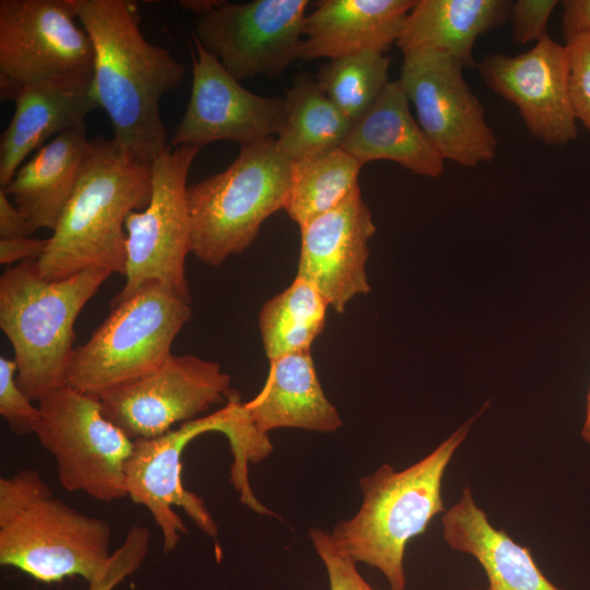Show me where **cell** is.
I'll list each match as a JSON object with an SVG mask.
<instances>
[{"label": "cell", "mask_w": 590, "mask_h": 590, "mask_svg": "<svg viewBox=\"0 0 590 590\" xmlns=\"http://www.w3.org/2000/svg\"><path fill=\"white\" fill-rule=\"evenodd\" d=\"M78 19L94 49L93 90L114 129V142L152 165L168 146L160 101L176 88L184 67L140 30L129 0H75Z\"/></svg>", "instance_id": "cell-1"}, {"label": "cell", "mask_w": 590, "mask_h": 590, "mask_svg": "<svg viewBox=\"0 0 590 590\" xmlns=\"http://www.w3.org/2000/svg\"><path fill=\"white\" fill-rule=\"evenodd\" d=\"M151 178V165L114 140L92 141L76 188L37 260L40 275L58 281L94 267L125 275V223L148 205Z\"/></svg>", "instance_id": "cell-2"}, {"label": "cell", "mask_w": 590, "mask_h": 590, "mask_svg": "<svg viewBox=\"0 0 590 590\" xmlns=\"http://www.w3.org/2000/svg\"><path fill=\"white\" fill-rule=\"evenodd\" d=\"M480 413L458 427L430 453L397 471L385 463L359 480L363 502L330 532L337 548L356 564L378 569L390 590H405L404 552L409 541L445 512L441 484L447 467Z\"/></svg>", "instance_id": "cell-3"}, {"label": "cell", "mask_w": 590, "mask_h": 590, "mask_svg": "<svg viewBox=\"0 0 590 590\" xmlns=\"http://www.w3.org/2000/svg\"><path fill=\"white\" fill-rule=\"evenodd\" d=\"M111 273L94 267L48 281L37 260H27L1 274L0 328L14 352L16 382L32 401L67 386L75 320Z\"/></svg>", "instance_id": "cell-4"}, {"label": "cell", "mask_w": 590, "mask_h": 590, "mask_svg": "<svg viewBox=\"0 0 590 590\" xmlns=\"http://www.w3.org/2000/svg\"><path fill=\"white\" fill-rule=\"evenodd\" d=\"M292 162L276 139L243 145L223 172L187 187L191 252L204 264L221 266L256 239L262 223L284 209Z\"/></svg>", "instance_id": "cell-5"}, {"label": "cell", "mask_w": 590, "mask_h": 590, "mask_svg": "<svg viewBox=\"0 0 590 590\" xmlns=\"http://www.w3.org/2000/svg\"><path fill=\"white\" fill-rule=\"evenodd\" d=\"M209 432L226 436L235 460L248 458L260 440L238 392L214 413L182 423L161 436L133 440L125 470L127 497L150 511L161 530L164 553L173 552L188 533L174 506L181 508L208 536L219 534L217 523L203 498L186 489L181 482L184 449L196 437Z\"/></svg>", "instance_id": "cell-6"}, {"label": "cell", "mask_w": 590, "mask_h": 590, "mask_svg": "<svg viewBox=\"0 0 590 590\" xmlns=\"http://www.w3.org/2000/svg\"><path fill=\"white\" fill-rule=\"evenodd\" d=\"M111 309L74 349L67 370L68 386L97 399L162 365L192 314L190 303L160 283L145 285Z\"/></svg>", "instance_id": "cell-7"}, {"label": "cell", "mask_w": 590, "mask_h": 590, "mask_svg": "<svg viewBox=\"0 0 590 590\" xmlns=\"http://www.w3.org/2000/svg\"><path fill=\"white\" fill-rule=\"evenodd\" d=\"M75 0H0V97L57 82L93 86L94 49Z\"/></svg>", "instance_id": "cell-8"}, {"label": "cell", "mask_w": 590, "mask_h": 590, "mask_svg": "<svg viewBox=\"0 0 590 590\" xmlns=\"http://www.w3.org/2000/svg\"><path fill=\"white\" fill-rule=\"evenodd\" d=\"M38 402L34 434L55 458L62 487L106 503L127 497L133 440L104 415L99 399L67 385Z\"/></svg>", "instance_id": "cell-9"}, {"label": "cell", "mask_w": 590, "mask_h": 590, "mask_svg": "<svg viewBox=\"0 0 590 590\" xmlns=\"http://www.w3.org/2000/svg\"><path fill=\"white\" fill-rule=\"evenodd\" d=\"M199 146L166 150L152 165L148 205L126 220V282L111 299L115 307L151 283H160L190 303L185 260L191 252L187 204L189 168Z\"/></svg>", "instance_id": "cell-10"}, {"label": "cell", "mask_w": 590, "mask_h": 590, "mask_svg": "<svg viewBox=\"0 0 590 590\" xmlns=\"http://www.w3.org/2000/svg\"><path fill=\"white\" fill-rule=\"evenodd\" d=\"M107 521L58 498L44 499L0 528V565L45 582L95 579L113 552Z\"/></svg>", "instance_id": "cell-11"}, {"label": "cell", "mask_w": 590, "mask_h": 590, "mask_svg": "<svg viewBox=\"0 0 590 590\" xmlns=\"http://www.w3.org/2000/svg\"><path fill=\"white\" fill-rule=\"evenodd\" d=\"M399 81L445 161L475 167L495 158L497 139L456 59L437 50L405 51Z\"/></svg>", "instance_id": "cell-12"}, {"label": "cell", "mask_w": 590, "mask_h": 590, "mask_svg": "<svg viewBox=\"0 0 590 590\" xmlns=\"http://www.w3.org/2000/svg\"><path fill=\"white\" fill-rule=\"evenodd\" d=\"M216 362L192 354L170 355L149 374L101 398L104 415L130 439L161 436L198 418L236 393Z\"/></svg>", "instance_id": "cell-13"}, {"label": "cell", "mask_w": 590, "mask_h": 590, "mask_svg": "<svg viewBox=\"0 0 590 590\" xmlns=\"http://www.w3.org/2000/svg\"><path fill=\"white\" fill-rule=\"evenodd\" d=\"M308 0L223 1L197 17L196 37L239 82L279 75L299 59Z\"/></svg>", "instance_id": "cell-14"}, {"label": "cell", "mask_w": 590, "mask_h": 590, "mask_svg": "<svg viewBox=\"0 0 590 590\" xmlns=\"http://www.w3.org/2000/svg\"><path fill=\"white\" fill-rule=\"evenodd\" d=\"M192 86L186 111L170 146L202 148L229 140L241 146L278 134L285 119V101L246 90L193 37Z\"/></svg>", "instance_id": "cell-15"}, {"label": "cell", "mask_w": 590, "mask_h": 590, "mask_svg": "<svg viewBox=\"0 0 590 590\" xmlns=\"http://www.w3.org/2000/svg\"><path fill=\"white\" fill-rule=\"evenodd\" d=\"M476 68L493 92L518 108L534 138L555 146L577 138L566 45L546 35L532 49L519 55H485Z\"/></svg>", "instance_id": "cell-16"}, {"label": "cell", "mask_w": 590, "mask_h": 590, "mask_svg": "<svg viewBox=\"0 0 590 590\" xmlns=\"http://www.w3.org/2000/svg\"><path fill=\"white\" fill-rule=\"evenodd\" d=\"M299 228L296 278L312 284L334 311L343 314L355 296L370 290L366 263L376 226L359 186L339 205Z\"/></svg>", "instance_id": "cell-17"}, {"label": "cell", "mask_w": 590, "mask_h": 590, "mask_svg": "<svg viewBox=\"0 0 590 590\" xmlns=\"http://www.w3.org/2000/svg\"><path fill=\"white\" fill-rule=\"evenodd\" d=\"M415 0H323L303 24L299 60L385 52L400 37Z\"/></svg>", "instance_id": "cell-18"}, {"label": "cell", "mask_w": 590, "mask_h": 590, "mask_svg": "<svg viewBox=\"0 0 590 590\" xmlns=\"http://www.w3.org/2000/svg\"><path fill=\"white\" fill-rule=\"evenodd\" d=\"M441 521L449 547L472 556L483 568L486 590H563L542 573L528 547L489 522L470 487L462 489Z\"/></svg>", "instance_id": "cell-19"}, {"label": "cell", "mask_w": 590, "mask_h": 590, "mask_svg": "<svg viewBox=\"0 0 590 590\" xmlns=\"http://www.w3.org/2000/svg\"><path fill=\"white\" fill-rule=\"evenodd\" d=\"M401 82H389L367 113L353 123L341 149L362 165L388 160L410 172L438 178L445 160L414 120Z\"/></svg>", "instance_id": "cell-20"}, {"label": "cell", "mask_w": 590, "mask_h": 590, "mask_svg": "<svg viewBox=\"0 0 590 590\" xmlns=\"http://www.w3.org/2000/svg\"><path fill=\"white\" fill-rule=\"evenodd\" d=\"M0 139V185L5 187L24 160L45 141L84 123L99 107L93 86L42 82L21 90Z\"/></svg>", "instance_id": "cell-21"}, {"label": "cell", "mask_w": 590, "mask_h": 590, "mask_svg": "<svg viewBox=\"0 0 590 590\" xmlns=\"http://www.w3.org/2000/svg\"><path fill=\"white\" fill-rule=\"evenodd\" d=\"M91 142L85 123L43 145L2 187L32 229L54 231L79 182Z\"/></svg>", "instance_id": "cell-22"}, {"label": "cell", "mask_w": 590, "mask_h": 590, "mask_svg": "<svg viewBox=\"0 0 590 590\" xmlns=\"http://www.w3.org/2000/svg\"><path fill=\"white\" fill-rule=\"evenodd\" d=\"M244 405L255 426L266 435L283 427L332 433L342 426L337 408L318 379L310 352L270 361L261 391Z\"/></svg>", "instance_id": "cell-23"}, {"label": "cell", "mask_w": 590, "mask_h": 590, "mask_svg": "<svg viewBox=\"0 0 590 590\" xmlns=\"http://www.w3.org/2000/svg\"><path fill=\"white\" fill-rule=\"evenodd\" d=\"M510 8L508 0H416L396 44L402 52H445L463 68H472L476 38L503 25Z\"/></svg>", "instance_id": "cell-24"}, {"label": "cell", "mask_w": 590, "mask_h": 590, "mask_svg": "<svg viewBox=\"0 0 590 590\" xmlns=\"http://www.w3.org/2000/svg\"><path fill=\"white\" fill-rule=\"evenodd\" d=\"M284 101L285 119L276 143L291 162L343 145L354 122L330 101L317 80L300 73Z\"/></svg>", "instance_id": "cell-25"}, {"label": "cell", "mask_w": 590, "mask_h": 590, "mask_svg": "<svg viewBox=\"0 0 590 590\" xmlns=\"http://www.w3.org/2000/svg\"><path fill=\"white\" fill-rule=\"evenodd\" d=\"M328 307L312 284L296 276L287 288L266 302L258 324L269 361L310 352L324 329Z\"/></svg>", "instance_id": "cell-26"}, {"label": "cell", "mask_w": 590, "mask_h": 590, "mask_svg": "<svg viewBox=\"0 0 590 590\" xmlns=\"http://www.w3.org/2000/svg\"><path fill=\"white\" fill-rule=\"evenodd\" d=\"M362 166L341 148L292 162L284 210L299 226L332 210L358 187Z\"/></svg>", "instance_id": "cell-27"}, {"label": "cell", "mask_w": 590, "mask_h": 590, "mask_svg": "<svg viewBox=\"0 0 590 590\" xmlns=\"http://www.w3.org/2000/svg\"><path fill=\"white\" fill-rule=\"evenodd\" d=\"M390 59L365 50L331 59L317 82L330 101L353 122L363 117L389 83Z\"/></svg>", "instance_id": "cell-28"}, {"label": "cell", "mask_w": 590, "mask_h": 590, "mask_svg": "<svg viewBox=\"0 0 590 590\" xmlns=\"http://www.w3.org/2000/svg\"><path fill=\"white\" fill-rule=\"evenodd\" d=\"M149 545V529L132 526L121 545L113 552L102 573L88 582L87 590H114L141 567L148 555Z\"/></svg>", "instance_id": "cell-29"}, {"label": "cell", "mask_w": 590, "mask_h": 590, "mask_svg": "<svg viewBox=\"0 0 590 590\" xmlns=\"http://www.w3.org/2000/svg\"><path fill=\"white\" fill-rule=\"evenodd\" d=\"M14 361L0 357V414L10 429L20 436L34 434L39 408L22 391L16 382Z\"/></svg>", "instance_id": "cell-30"}, {"label": "cell", "mask_w": 590, "mask_h": 590, "mask_svg": "<svg viewBox=\"0 0 590 590\" xmlns=\"http://www.w3.org/2000/svg\"><path fill=\"white\" fill-rule=\"evenodd\" d=\"M50 497V487L35 469H24L11 477L0 479V528Z\"/></svg>", "instance_id": "cell-31"}, {"label": "cell", "mask_w": 590, "mask_h": 590, "mask_svg": "<svg viewBox=\"0 0 590 590\" xmlns=\"http://www.w3.org/2000/svg\"><path fill=\"white\" fill-rule=\"evenodd\" d=\"M308 536L326 568L329 590H375L362 577L357 564L337 548L330 532L312 528L309 530Z\"/></svg>", "instance_id": "cell-32"}, {"label": "cell", "mask_w": 590, "mask_h": 590, "mask_svg": "<svg viewBox=\"0 0 590 590\" xmlns=\"http://www.w3.org/2000/svg\"><path fill=\"white\" fill-rule=\"evenodd\" d=\"M569 58V94L576 119L590 133V35L566 42Z\"/></svg>", "instance_id": "cell-33"}, {"label": "cell", "mask_w": 590, "mask_h": 590, "mask_svg": "<svg viewBox=\"0 0 590 590\" xmlns=\"http://www.w3.org/2000/svg\"><path fill=\"white\" fill-rule=\"evenodd\" d=\"M558 4L556 0H517L511 2L508 20L516 44L538 43L547 35L548 20Z\"/></svg>", "instance_id": "cell-34"}, {"label": "cell", "mask_w": 590, "mask_h": 590, "mask_svg": "<svg viewBox=\"0 0 590 590\" xmlns=\"http://www.w3.org/2000/svg\"><path fill=\"white\" fill-rule=\"evenodd\" d=\"M48 239L31 237L0 239V263L8 267L27 260H38L47 246Z\"/></svg>", "instance_id": "cell-35"}, {"label": "cell", "mask_w": 590, "mask_h": 590, "mask_svg": "<svg viewBox=\"0 0 590 590\" xmlns=\"http://www.w3.org/2000/svg\"><path fill=\"white\" fill-rule=\"evenodd\" d=\"M562 4V32L565 40L590 35V0H565Z\"/></svg>", "instance_id": "cell-36"}, {"label": "cell", "mask_w": 590, "mask_h": 590, "mask_svg": "<svg viewBox=\"0 0 590 590\" xmlns=\"http://www.w3.org/2000/svg\"><path fill=\"white\" fill-rule=\"evenodd\" d=\"M34 233L4 189L0 188V239L31 237Z\"/></svg>", "instance_id": "cell-37"}, {"label": "cell", "mask_w": 590, "mask_h": 590, "mask_svg": "<svg viewBox=\"0 0 590 590\" xmlns=\"http://www.w3.org/2000/svg\"><path fill=\"white\" fill-rule=\"evenodd\" d=\"M223 1L219 0H181L179 4L198 16L216 9Z\"/></svg>", "instance_id": "cell-38"}, {"label": "cell", "mask_w": 590, "mask_h": 590, "mask_svg": "<svg viewBox=\"0 0 590 590\" xmlns=\"http://www.w3.org/2000/svg\"><path fill=\"white\" fill-rule=\"evenodd\" d=\"M581 436L590 445V387L589 392L587 397V409H586V416L585 422L581 429Z\"/></svg>", "instance_id": "cell-39"}, {"label": "cell", "mask_w": 590, "mask_h": 590, "mask_svg": "<svg viewBox=\"0 0 590 590\" xmlns=\"http://www.w3.org/2000/svg\"><path fill=\"white\" fill-rule=\"evenodd\" d=\"M471 590H479V589H471Z\"/></svg>", "instance_id": "cell-40"}]
</instances>
